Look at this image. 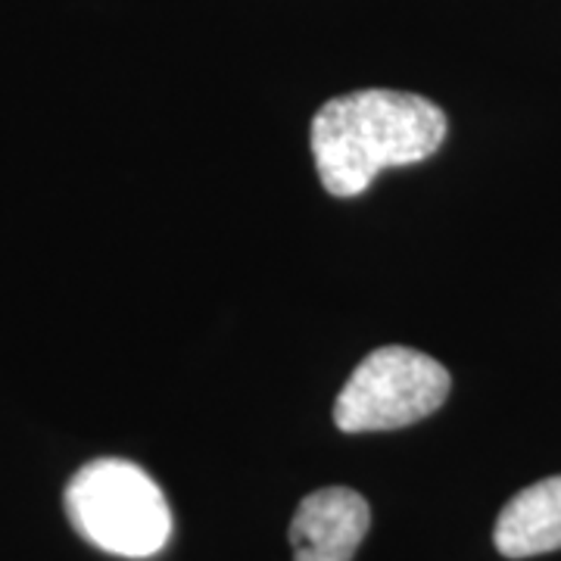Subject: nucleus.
I'll return each mask as SVG.
<instances>
[{"mask_svg": "<svg viewBox=\"0 0 561 561\" xmlns=\"http://www.w3.org/2000/svg\"><path fill=\"white\" fill-rule=\"evenodd\" d=\"M446 128V113L421 94L368 88L334 98L312 119L321 184L334 197H359L383 169L434 157Z\"/></svg>", "mask_w": 561, "mask_h": 561, "instance_id": "obj_1", "label": "nucleus"}, {"mask_svg": "<svg viewBox=\"0 0 561 561\" xmlns=\"http://www.w3.org/2000/svg\"><path fill=\"white\" fill-rule=\"evenodd\" d=\"M66 515L91 546L119 559H150L172 537L157 481L125 459L88 461L66 486Z\"/></svg>", "mask_w": 561, "mask_h": 561, "instance_id": "obj_2", "label": "nucleus"}, {"mask_svg": "<svg viewBox=\"0 0 561 561\" xmlns=\"http://www.w3.org/2000/svg\"><path fill=\"white\" fill-rule=\"evenodd\" d=\"M453 378L440 362L409 346L368 353L343 383L334 402V424L343 434L397 431L427 419L449 397Z\"/></svg>", "mask_w": 561, "mask_h": 561, "instance_id": "obj_3", "label": "nucleus"}, {"mask_svg": "<svg viewBox=\"0 0 561 561\" xmlns=\"http://www.w3.org/2000/svg\"><path fill=\"white\" fill-rule=\"evenodd\" d=\"M368 527L371 508L362 493L350 486H321L294 512V561H353Z\"/></svg>", "mask_w": 561, "mask_h": 561, "instance_id": "obj_4", "label": "nucleus"}, {"mask_svg": "<svg viewBox=\"0 0 561 561\" xmlns=\"http://www.w3.org/2000/svg\"><path fill=\"white\" fill-rule=\"evenodd\" d=\"M493 542L505 559H534L561 549V474L530 483L505 502Z\"/></svg>", "mask_w": 561, "mask_h": 561, "instance_id": "obj_5", "label": "nucleus"}]
</instances>
